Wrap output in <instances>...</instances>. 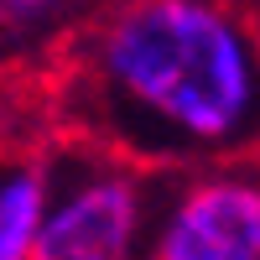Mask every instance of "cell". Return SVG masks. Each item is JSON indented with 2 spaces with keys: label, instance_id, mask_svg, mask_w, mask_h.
Masks as SVG:
<instances>
[{
  "label": "cell",
  "instance_id": "obj_1",
  "mask_svg": "<svg viewBox=\"0 0 260 260\" xmlns=\"http://www.w3.org/2000/svg\"><path fill=\"white\" fill-rule=\"evenodd\" d=\"M37 62L57 146L130 172L260 167L255 0H99Z\"/></svg>",
  "mask_w": 260,
  "mask_h": 260
},
{
  "label": "cell",
  "instance_id": "obj_2",
  "mask_svg": "<svg viewBox=\"0 0 260 260\" xmlns=\"http://www.w3.org/2000/svg\"><path fill=\"white\" fill-rule=\"evenodd\" d=\"M141 224V187L125 167L104 161L68 198H57L21 260H130Z\"/></svg>",
  "mask_w": 260,
  "mask_h": 260
},
{
  "label": "cell",
  "instance_id": "obj_3",
  "mask_svg": "<svg viewBox=\"0 0 260 260\" xmlns=\"http://www.w3.org/2000/svg\"><path fill=\"white\" fill-rule=\"evenodd\" d=\"M151 260H260V177H208L161 229Z\"/></svg>",
  "mask_w": 260,
  "mask_h": 260
},
{
  "label": "cell",
  "instance_id": "obj_4",
  "mask_svg": "<svg viewBox=\"0 0 260 260\" xmlns=\"http://www.w3.org/2000/svg\"><path fill=\"white\" fill-rule=\"evenodd\" d=\"M57 146V110L42 62L0 68V156H42Z\"/></svg>",
  "mask_w": 260,
  "mask_h": 260
},
{
  "label": "cell",
  "instance_id": "obj_5",
  "mask_svg": "<svg viewBox=\"0 0 260 260\" xmlns=\"http://www.w3.org/2000/svg\"><path fill=\"white\" fill-rule=\"evenodd\" d=\"M42 172H21L0 187V260H21L42 219Z\"/></svg>",
  "mask_w": 260,
  "mask_h": 260
},
{
  "label": "cell",
  "instance_id": "obj_6",
  "mask_svg": "<svg viewBox=\"0 0 260 260\" xmlns=\"http://www.w3.org/2000/svg\"><path fill=\"white\" fill-rule=\"evenodd\" d=\"M62 0H0V26L16 31V26H31V21H42L47 11H57Z\"/></svg>",
  "mask_w": 260,
  "mask_h": 260
}]
</instances>
